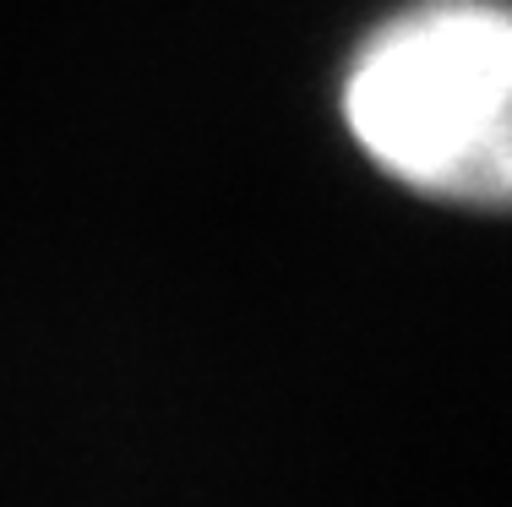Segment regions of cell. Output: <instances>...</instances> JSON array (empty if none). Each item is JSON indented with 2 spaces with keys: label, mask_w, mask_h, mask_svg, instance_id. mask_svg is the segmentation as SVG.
<instances>
[{
  "label": "cell",
  "mask_w": 512,
  "mask_h": 507,
  "mask_svg": "<svg viewBox=\"0 0 512 507\" xmlns=\"http://www.w3.org/2000/svg\"><path fill=\"white\" fill-rule=\"evenodd\" d=\"M360 153L431 202L512 208V0H414L344 66Z\"/></svg>",
  "instance_id": "obj_1"
}]
</instances>
